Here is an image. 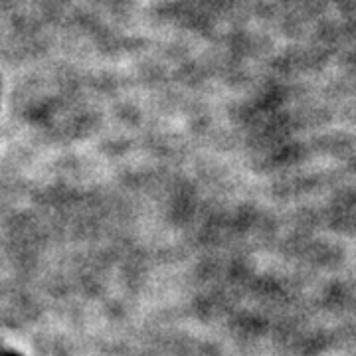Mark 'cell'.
I'll use <instances>...</instances> for the list:
<instances>
[{"label":"cell","mask_w":356,"mask_h":356,"mask_svg":"<svg viewBox=\"0 0 356 356\" xmlns=\"http://www.w3.org/2000/svg\"><path fill=\"white\" fill-rule=\"evenodd\" d=\"M2 356H22V355H18V353H10V350H6V353H2Z\"/></svg>","instance_id":"6da1fadb"}]
</instances>
